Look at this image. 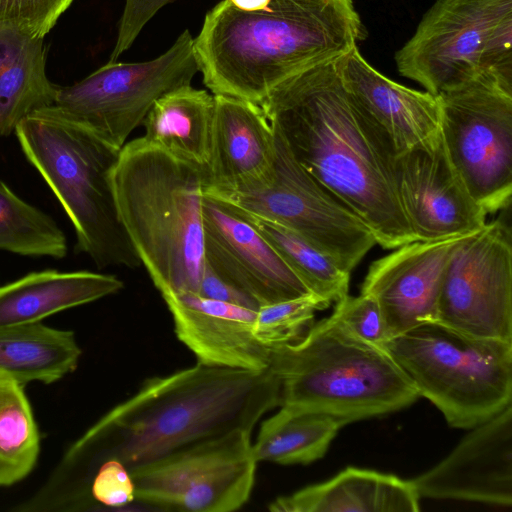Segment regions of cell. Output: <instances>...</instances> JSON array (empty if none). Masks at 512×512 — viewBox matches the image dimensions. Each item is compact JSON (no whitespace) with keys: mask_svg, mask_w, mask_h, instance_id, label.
I'll use <instances>...</instances> for the list:
<instances>
[{"mask_svg":"<svg viewBox=\"0 0 512 512\" xmlns=\"http://www.w3.org/2000/svg\"><path fill=\"white\" fill-rule=\"evenodd\" d=\"M228 205L262 234L312 295L330 306L348 294L350 273L328 255L292 230Z\"/></svg>","mask_w":512,"mask_h":512,"instance_id":"27","label":"cell"},{"mask_svg":"<svg viewBox=\"0 0 512 512\" xmlns=\"http://www.w3.org/2000/svg\"><path fill=\"white\" fill-rule=\"evenodd\" d=\"M197 72L194 38L185 30L155 59L108 62L79 82L58 87L53 105L121 150L154 102L172 90L190 85Z\"/></svg>","mask_w":512,"mask_h":512,"instance_id":"11","label":"cell"},{"mask_svg":"<svg viewBox=\"0 0 512 512\" xmlns=\"http://www.w3.org/2000/svg\"><path fill=\"white\" fill-rule=\"evenodd\" d=\"M173 1L175 0H126L109 62L117 61L130 48L148 21L163 6Z\"/></svg>","mask_w":512,"mask_h":512,"instance_id":"33","label":"cell"},{"mask_svg":"<svg viewBox=\"0 0 512 512\" xmlns=\"http://www.w3.org/2000/svg\"><path fill=\"white\" fill-rule=\"evenodd\" d=\"M399 204L416 241L474 233L488 213L469 194L447 155L441 133L395 156Z\"/></svg>","mask_w":512,"mask_h":512,"instance_id":"14","label":"cell"},{"mask_svg":"<svg viewBox=\"0 0 512 512\" xmlns=\"http://www.w3.org/2000/svg\"><path fill=\"white\" fill-rule=\"evenodd\" d=\"M344 425L328 414L280 407L262 423L252 443L254 458L282 465L314 462L324 456Z\"/></svg>","mask_w":512,"mask_h":512,"instance_id":"26","label":"cell"},{"mask_svg":"<svg viewBox=\"0 0 512 512\" xmlns=\"http://www.w3.org/2000/svg\"><path fill=\"white\" fill-rule=\"evenodd\" d=\"M280 403L281 383L270 368L253 371L197 362L146 379L76 440L55 469L80 470L114 458L132 471L233 430L252 431Z\"/></svg>","mask_w":512,"mask_h":512,"instance_id":"2","label":"cell"},{"mask_svg":"<svg viewBox=\"0 0 512 512\" xmlns=\"http://www.w3.org/2000/svg\"><path fill=\"white\" fill-rule=\"evenodd\" d=\"M440 133L456 173L486 212L512 195V82L493 72L437 95Z\"/></svg>","mask_w":512,"mask_h":512,"instance_id":"9","label":"cell"},{"mask_svg":"<svg viewBox=\"0 0 512 512\" xmlns=\"http://www.w3.org/2000/svg\"><path fill=\"white\" fill-rule=\"evenodd\" d=\"M81 353L72 331L41 322L0 327V375L22 385L58 381L77 368Z\"/></svg>","mask_w":512,"mask_h":512,"instance_id":"25","label":"cell"},{"mask_svg":"<svg viewBox=\"0 0 512 512\" xmlns=\"http://www.w3.org/2000/svg\"><path fill=\"white\" fill-rule=\"evenodd\" d=\"M214 97L205 193L241 190L261 181L270 169L274 130L259 104L225 95Z\"/></svg>","mask_w":512,"mask_h":512,"instance_id":"20","label":"cell"},{"mask_svg":"<svg viewBox=\"0 0 512 512\" xmlns=\"http://www.w3.org/2000/svg\"><path fill=\"white\" fill-rule=\"evenodd\" d=\"M120 221L162 296L197 293L205 263V169L142 137L127 142L113 168Z\"/></svg>","mask_w":512,"mask_h":512,"instance_id":"4","label":"cell"},{"mask_svg":"<svg viewBox=\"0 0 512 512\" xmlns=\"http://www.w3.org/2000/svg\"><path fill=\"white\" fill-rule=\"evenodd\" d=\"M279 407L331 415L345 424L405 408L420 396L384 348L348 332L330 315L301 339L271 348Z\"/></svg>","mask_w":512,"mask_h":512,"instance_id":"5","label":"cell"},{"mask_svg":"<svg viewBox=\"0 0 512 512\" xmlns=\"http://www.w3.org/2000/svg\"><path fill=\"white\" fill-rule=\"evenodd\" d=\"M383 348L454 428L471 429L512 405V342L430 321Z\"/></svg>","mask_w":512,"mask_h":512,"instance_id":"7","label":"cell"},{"mask_svg":"<svg viewBox=\"0 0 512 512\" xmlns=\"http://www.w3.org/2000/svg\"><path fill=\"white\" fill-rule=\"evenodd\" d=\"M420 497L411 480L348 467L323 483L272 501L273 512H416Z\"/></svg>","mask_w":512,"mask_h":512,"instance_id":"21","label":"cell"},{"mask_svg":"<svg viewBox=\"0 0 512 512\" xmlns=\"http://www.w3.org/2000/svg\"><path fill=\"white\" fill-rule=\"evenodd\" d=\"M215 97L186 85L154 102L142 138L173 156L206 169L211 151Z\"/></svg>","mask_w":512,"mask_h":512,"instance_id":"24","label":"cell"},{"mask_svg":"<svg viewBox=\"0 0 512 512\" xmlns=\"http://www.w3.org/2000/svg\"><path fill=\"white\" fill-rule=\"evenodd\" d=\"M331 315L353 336L368 344L383 348L390 339L380 307L369 295H345L336 302Z\"/></svg>","mask_w":512,"mask_h":512,"instance_id":"31","label":"cell"},{"mask_svg":"<svg viewBox=\"0 0 512 512\" xmlns=\"http://www.w3.org/2000/svg\"><path fill=\"white\" fill-rule=\"evenodd\" d=\"M364 32L352 0H270L252 11L223 0L207 12L194 54L213 95L260 104L283 81L348 54Z\"/></svg>","mask_w":512,"mask_h":512,"instance_id":"3","label":"cell"},{"mask_svg":"<svg viewBox=\"0 0 512 512\" xmlns=\"http://www.w3.org/2000/svg\"><path fill=\"white\" fill-rule=\"evenodd\" d=\"M395 62L435 96L486 71L512 82V0H437Z\"/></svg>","mask_w":512,"mask_h":512,"instance_id":"8","label":"cell"},{"mask_svg":"<svg viewBox=\"0 0 512 512\" xmlns=\"http://www.w3.org/2000/svg\"><path fill=\"white\" fill-rule=\"evenodd\" d=\"M259 105L295 161L378 245L416 241L396 193L394 147L345 88L337 61L283 81Z\"/></svg>","mask_w":512,"mask_h":512,"instance_id":"1","label":"cell"},{"mask_svg":"<svg viewBox=\"0 0 512 512\" xmlns=\"http://www.w3.org/2000/svg\"><path fill=\"white\" fill-rule=\"evenodd\" d=\"M74 0H0V25L43 39Z\"/></svg>","mask_w":512,"mask_h":512,"instance_id":"32","label":"cell"},{"mask_svg":"<svg viewBox=\"0 0 512 512\" xmlns=\"http://www.w3.org/2000/svg\"><path fill=\"white\" fill-rule=\"evenodd\" d=\"M232 4L242 10H258L264 8L270 0H230Z\"/></svg>","mask_w":512,"mask_h":512,"instance_id":"35","label":"cell"},{"mask_svg":"<svg viewBox=\"0 0 512 512\" xmlns=\"http://www.w3.org/2000/svg\"><path fill=\"white\" fill-rule=\"evenodd\" d=\"M43 39L0 25V136L31 113L53 105L58 86L46 75Z\"/></svg>","mask_w":512,"mask_h":512,"instance_id":"23","label":"cell"},{"mask_svg":"<svg viewBox=\"0 0 512 512\" xmlns=\"http://www.w3.org/2000/svg\"><path fill=\"white\" fill-rule=\"evenodd\" d=\"M328 307L314 295L262 305L256 313L254 336L269 348L295 342L310 327L315 311Z\"/></svg>","mask_w":512,"mask_h":512,"instance_id":"30","label":"cell"},{"mask_svg":"<svg viewBox=\"0 0 512 512\" xmlns=\"http://www.w3.org/2000/svg\"><path fill=\"white\" fill-rule=\"evenodd\" d=\"M23 386L0 375V486L24 479L40 452V433Z\"/></svg>","mask_w":512,"mask_h":512,"instance_id":"28","label":"cell"},{"mask_svg":"<svg viewBox=\"0 0 512 512\" xmlns=\"http://www.w3.org/2000/svg\"><path fill=\"white\" fill-rule=\"evenodd\" d=\"M202 297L258 310L260 307L252 298L220 278L205 262L198 292Z\"/></svg>","mask_w":512,"mask_h":512,"instance_id":"34","label":"cell"},{"mask_svg":"<svg viewBox=\"0 0 512 512\" xmlns=\"http://www.w3.org/2000/svg\"><path fill=\"white\" fill-rule=\"evenodd\" d=\"M440 463L412 479L419 497L512 505V405L473 428Z\"/></svg>","mask_w":512,"mask_h":512,"instance_id":"16","label":"cell"},{"mask_svg":"<svg viewBox=\"0 0 512 512\" xmlns=\"http://www.w3.org/2000/svg\"><path fill=\"white\" fill-rule=\"evenodd\" d=\"M435 321L471 336L512 342L511 230L501 216L454 248Z\"/></svg>","mask_w":512,"mask_h":512,"instance_id":"13","label":"cell"},{"mask_svg":"<svg viewBox=\"0 0 512 512\" xmlns=\"http://www.w3.org/2000/svg\"><path fill=\"white\" fill-rule=\"evenodd\" d=\"M15 135L70 219L75 250L100 269L139 267L141 261L120 221L112 171L120 150L50 105L24 118Z\"/></svg>","mask_w":512,"mask_h":512,"instance_id":"6","label":"cell"},{"mask_svg":"<svg viewBox=\"0 0 512 512\" xmlns=\"http://www.w3.org/2000/svg\"><path fill=\"white\" fill-rule=\"evenodd\" d=\"M124 283L91 271L31 272L0 287V327L41 322L60 311L115 294Z\"/></svg>","mask_w":512,"mask_h":512,"instance_id":"22","label":"cell"},{"mask_svg":"<svg viewBox=\"0 0 512 512\" xmlns=\"http://www.w3.org/2000/svg\"><path fill=\"white\" fill-rule=\"evenodd\" d=\"M204 259L259 306L312 295L277 251L227 203L204 193Z\"/></svg>","mask_w":512,"mask_h":512,"instance_id":"15","label":"cell"},{"mask_svg":"<svg viewBox=\"0 0 512 512\" xmlns=\"http://www.w3.org/2000/svg\"><path fill=\"white\" fill-rule=\"evenodd\" d=\"M337 66L345 88L386 134L396 155L438 136L437 96L387 78L363 58L358 46L338 59Z\"/></svg>","mask_w":512,"mask_h":512,"instance_id":"19","label":"cell"},{"mask_svg":"<svg viewBox=\"0 0 512 512\" xmlns=\"http://www.w3.org/2000/svg\"><path fill=\"white\" fill-rule=\"evenodd\" d=\"M0 250L23 256L62 259L64 232L46 213L17 196L0 179Z\"/></svg>","mask_w":512,"mask_h":512,"instance_id":"29","label":"cell"},{"mask_svg":"<svg viewBox=\"0 0 512 512\" xmlns=\"http://www.w3.org/2000/svg\"><path fill=\"white\" fill-rule=\"evenodd\" d=\"M273 130L274 158L261 181L241 190L205 194L292 230L351 273L377 244L373 233L295 161Z\"/></svg>","mask_w":512,"mask_h":512,"instance_id":"10","label":"cell"},{"mask_svg":"<svg viewBox=\"0 0 512 512\" xmlns=\"http://www.w3.org/2000/svg\"><path fill=\"white\" fill-rule=\"evenodd\" d=\"M251 433L236 429L130 471L136 501L159 510L239 509L251 495L258 463Z\"/></svg>","mask_w":512,"mask_h":512,"instance_id":"12","label":"cell"},{"mask_svg":"<svg viewBox=\"0 0 512 512\" xmlns=\"http://www.w3.org/2000/svg\"><path fill=\"white\" fill-rule=\"evenodd\" d=\"M465 236L414 241L371 263L361 293L378 303L390 338L436 320L446 265Z\"/></svg>","mask_w":512,"mask_h":512,"instance_id":"17","label":"cell"},{"mask_svg":"<svg viewBox=\"0 0 512 512\" xmlns=\"http://www.w3.org/2000/svg\"><path fill=\"white\" fill-rule=\"evenodd\" d=\"M172 315L177 338L199 363L267 370L271 348L253 333L257 310L183 292L162 296Z\"/></svg>","mask_w":512,"mask_h":512,"instance_id":"18","label":"cell"}]
</instances>
